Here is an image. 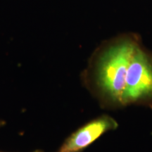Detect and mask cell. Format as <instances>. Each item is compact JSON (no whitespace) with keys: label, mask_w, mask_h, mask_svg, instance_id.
<instances>
[{"label":"cell","mask_w":152,"mask_h":152,"mask_svg":"<svg viewBox=\"0 0 152 152\" xmlns=\"http://www.w3.org/2000/svg\"><path fill=\"white\" fill-rule=\"evenodd\" d=\"M138 37L135 33H124L103 42L93 52L81 74L83 85L104 109L126 107L125 77L131 52Z\"/></svg>","instance_id":"cell-1"},{"label":"cell","mask_w":152,"mask_h":152,"mask_svg":"<svg viewBox=\"0 0 152 152\" xmlns=\"http://www.w3.org/2000/svg\"><path fill=\"white\" fill-rule=\"evenodd\" d=\"M125 105L152 110V52L139 36L133 45L125 77Z\"/></svg>","instance_id":"cell-2"},{"label":"cell","mask_w":152,"mask_h":152,"mask_svg":"<svg viewBox=\"0 0 152 152\" xmlns=\"http://www.w3.org/2000/svg\"><path fill=\"white\" fill-rule=\"evenodd\" d=\"M118 124L110 115H100L89 121L66 139L56 152H83L109 131L116 130Z\"/></svg>","instance_id":"cell-3"},{"label":"cell","mask_w":152,"mask_h":152,"mask_svg":"<svg viewBox=\"0 0 152 152\" xmlns=\"http://www.w3.org/2000/svg\"><path fill=\"white\" fill-rule=\"evenodd\" d=\"M5 125V122L4 121H0V128H1V127L4 126V125Z\"/></svg>","instance_id":"cell-4"},{"label":"cell","mask_w":152,"mask_h":152,"mask_svg":"<svg viewBox=\"0 0 152 152\" xmlns=\"http://www.w3.org/2000/svg\"><path fill=\"white\" fill-rule=\"evenodd\" d=\"M0 152H4V151H0ZM33 152H43V151H39V150H37V151H33Z\"/></svg>","instance_id":"cell-5"}]
</instances>
